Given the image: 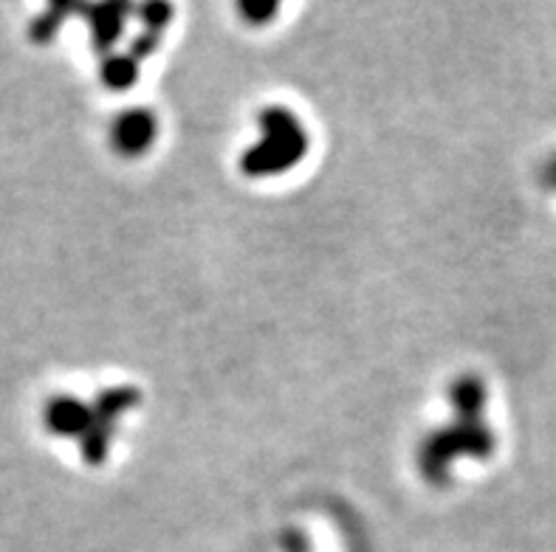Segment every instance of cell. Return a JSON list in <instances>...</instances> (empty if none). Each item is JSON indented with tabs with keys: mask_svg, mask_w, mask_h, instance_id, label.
Returning a JSON list of instances; mask_svg holds the SVG:
<instances>
[{
	"mask_svg": "<svg viewBox=\"0 0 556 552\" xmlns=\"http://www.w3.org/2000/svg\"><path fill=\"white\" fill-rule=\"evenodd\" d=\"M305 139L303 130L296 127L294 116L286 111H271L263 116V141L249 153L247 169L261 172H280L303 155Z\"/></svg>",
	"mask_w": 556,
	"mask_h": 552,
	"instance_id": "obj_1",
	"label": "cell"
},
{
	"mask_svg": "<svg viewBox=\"0 0 556 552\" xmlns=\"http://www.w3.org/2000/svg\"><path fill=\"white\" fill-rule=\"evenodd\" d=\"M150 139H153V119L144 116V113H130L116 127V141H119V147L127 150V153L141 150Z\"/></svg>",
	"mask_w": 556,
	"mask_h": 552,
	"instance_id": "obj_2",
	"label": "cell"
}]
</instances>
